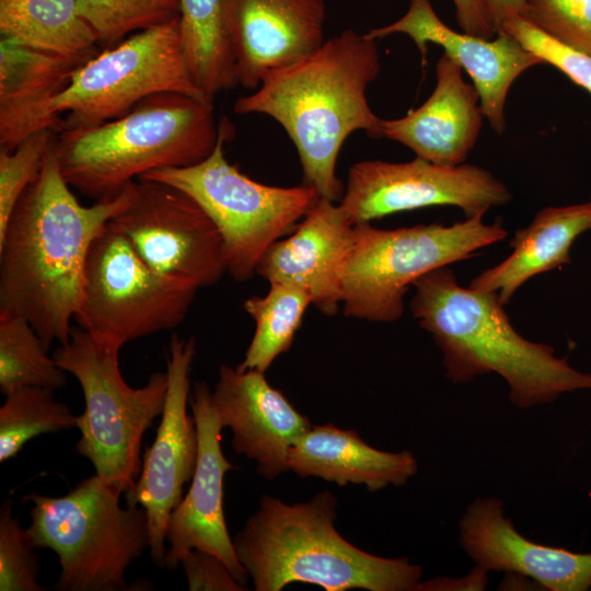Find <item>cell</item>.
Masks as SVG:
<instances>
[{
    "label": "cell",
    "mask_w": 591,
    "mask_h": 591,
    "mask_svg": "<svg viewBox=\"0 0 591 591\" xmlns=\"http://www.w3.org/2000/svg\"><path fill=\"white\" fill-rule=\"evenodd\" d=\"M77 1L0 0L1 39L62 56L95 55L97 37Z\"/></svg>",
    "instance_id": "obj_25"
},
{
    "label": "cell",
    "mask_w": 591,
    "mask_h": 591,
    "mask_svg": "<svg viewBox=\"0 0 591 591\" xmlns=\"http://www.w3.org/2000/svg\"><path fill=\"white\" fill-rule=\"evenodd\" d=\"M179 27L194 78L210 102L239 85L221 0H179Z\"/></svg>",
    "instance_id": "obj_26"
},
{
    "label": "cell",
    "mask_w": 591,
    "mask_h": 591,
    "mask_svg": "<svg viewBox=\"0 0 591 591\" xmlns=\"http://www.w3.org/2000/svg\"><path fill=\"white\" fill-rule=\"evenodd\" d=\"M221 12L237 83L248 90L325 42V0H221Z\"/></svg>",
    "instance_id": "obj_16"
},
{
    "label": "cell",
    "mask_w": 591,
    "mask_h": 591,
    "mask_svg": "<svg viewBox=\"0 0 591 591\" xmlns=\"http://www.w3.org/2000/svg\"><path fill=\"white\" fill-rule=\"evenodd\" d=\"M119 350L72 327L69 341L53 358L78 380L83 392L85 408L78 416L77 452L92 463L104 483L125 494L141 471L143 434L163 413L167 373L154 372L146 385L130 387L119 369Z\"/></svg>",
    "instance_id": "obj_7"
},
{
    "label": "cell",
    "mask_w": 591,
    "mask_h": 591,
    "mask_svg": "<svg viewBox=\"0 0 591 591\" xmlns=\"http://www.w3.org/2000/svg\"><path fill=\"white\" fill-rule=\"evenodd\" d=\"M380 70L376 40L345 30L308 57L268 73L233 111L275 119L298 151L302 184L337 202L345 186L336 164L347 138L359 130L381 138L382 118L367 97Z\"/></svg>",
    "instance_id": "obj_2"
},
{
    "label": "cell",
    "mask_w": 591,
    "mask_h": 591,
    "mask_svg": "<svg viewBox=\"0 0 591 591\" xmlns=\"http://www.w3.org/2000/svg\"><path fill=\"white\" fill-rule=\"evenodd\" d=\"M501 33L514 37L543 63L557 68L575 84L591 94V56L543 32L522 16L509 21Z\"/></svg>",
    "instance_id": "obj_34"
},
{
    "label": "cell",
    "mask_w": 591,
    "mask_h": 591,
    "mask_svg": "<svg viewBox=\"0 0 591 591\" xmlns=\"http://www.w3.org/2000/svg\"><path fill=\"white\" fill-rule=\"evenodd\" d=\"M490 18L497 31L501 33L503 26L511 20L522 16L525 0H485Z\"/></svg>",
    "instance_id": "obj_37"
},
{
    "label": "cell",
    "mask_w": 591,
    "mask_h": 591,
    "mask_svg": "<svg viewBox=\"0 0 591 591\" xmlns=\"http://www.w3.org/2000/svg\"><path fill=\"white\" fill-rule=\"evenodd\" d=\"M54 141L0 234V314L25 318L47 351L54 341H69L92 243L129 205L135 182L115 198L82 206L61 174Z\"/></svg>",
    "instance_id": "obj_1"
},
{
    "label": "cell",
    "mask_w": 591,
    "mask_h": 591,
    "mask_svg": "<svg viewBox=\"0 0 591 591\" xmlns=\"http://www.w3.org/2000/svg\"><path fill=\"white\" fill-rule=\"evenodd\" d=\"M108 225L120 233L159 276L195 289L227 273L221 235L204 209L165 183L137 178L129 205Z\"/></svg>",
    "instance_id": "obj_12"
},
{
    "label": "cell",
    "mask_w": 591,
    "mask_h": 591,
    "mask_svg": "<svg viewBox=\"0 0 591 591\" xmlns=\"http://www.w3.org/2000/svg\"><path fill=\"white\" fill-rule=\"evenodd\" d=\"M23 317L0 314V391L7 396L25 387H62L65 371L47 355Z\"/></svg>",
    "instance_id": "obj_28"
},
{
    "label": "cell",
    "mask_w": 591,
    "mask_h": 591,
    "mask_svg": "<svg viewBox=\"0 0 591 591\" xmlns=\"http://www.w3.org/2000/svg\"><path fill=\"white\" fill-rule=\"evenodd\" d=\"M510 200L508 188L485 169L440 165L416 157L408 162H356L339 204L359 224L434 206L457 207L471 218Z\"/></svg>",
    "instance_id": "obj_13"
},
{
    "label": "cell",
    "mask_w": 591,
    "mask_h": 591,
    "mask_svg": "<svg viewBox=\"0 0 591 591\" xmlns=\"http://www.w3.org/2000/svg\"><path fill=\"white\" fill-rule=\"evenodd\" d=\"M190 591H243L227 565L216 555L194 548L181 560Z\"/></svg>",
    "instance_id": "obj_35"
},
{
    "label": "cell",
    "mask_w": 591,
    "mask_h": 591,
    "mask_svg": "<svg viewBox=\"0 0 591 591\" xmlns=\"http://www.w3.org/2000/svg\"><path fill=\"white\" fill-rule=\"evenodd\" d=\"M211 394L222 428L231 429L236 454L255 461L257 473L269 480L290 471L289 450L312 424L264 372L222 364Z\"/></svg>",
    "instance_id": "obj_18"
},
{
    "label": "cell",
    "mask_w": 591,
    "mask_h": 591,
    "mask_svg": "<svg viewBox=\"0 0 591 591\" xmlns=\"http://www.w3.org/2000/svg\"><path fill=\"white\" fill-rule=\"evenodd\" d=\"M396 33L412 38L424 66L428 44L441 46L472 79L485 118L499 135L506 129L505 106L512 83L525 70L543 63L508 33L483 38L452 30L434 12L430 0H409L401 19L366 34L376 40Z\"/></svg>",
    "instance_id": "obj_17"
},
{
    "label": "cell",
    "mask_w": 591,
    "mask_h": 591,
    "mask_svg": "<svg viewBox=\"0 0 591 591\" xmlns=\"http://www.w3.org/2000/svg\"><path fill=\"white\" fill-rule=\"evenodd\" d=\"M522 18L591 56V0H525Z\"/></svg>",
    "instance_id": "obj_33"
},
{
    "label": "cell",
    "mask_w": 591,
    "mask_h": 591,
    "mask_svg": "<svg viewBox=\"0 0 591 591\" xmlns=\"http://www.w3.org/2000/svg\"><path fill=\"white\" fill-rule=\"evenodd\" d=\"M413 287L412 314L440 348L452 383L497 373L519 408L591 390L590 373L556 357L552 346L531 341L513 328L497 292L460 286L449 266L421 276Z\"/></svg>",
    "instance_id": "obj_3"
},
{
    "label": "cell",
    "mask_w": 591,
    "mask_h": 591,
    "mask_svg": "<svg viewBox=\"0 0 591 591\" xmlns=\"http://www.w3.org/2000/svg\"><path fill=\"white\" fill-rule=\"evenodd\" d=\"M443 54L436 65V86L417 108L395 119H381V138L399 142L429 162L456 166L474 148L485 117L474 84Z\"/></svg>",
    "instance_id": "obj_21"
},
{
    "label": "cell",
    "mask_w": 591,
    "mask_h": 591,
    "mask_svg": "<svg viewBox=\"0 0 591 591\" xmlns=\"http://www.w3.org/2000/svg\"><path fill=\"white\" fill-rule=\"evenodd\" d=\"M26 529L12 513V500L0 511V591H44L37 582L39 563Z\"/></svg>",
    "instance_id": "obj_32"
},
{
    "label": "cell",
    "mask_w": 591,
    "mask_h": 591,
    "mask_svg": "<svg viewBox=\"0 0 591 591\" xmlns=\"http://www.w3.org/2000/svg\"><path fill=\"white\" fill-rule=\"evenodd\" d=\"M486 570L476 566L475 570H473L468 577L455 579V582H459V584H454V580L451 579L438 578L426 582H419L417 590H449V587L479 590L484 589L486 586Z\"/></svg>",
    "instance_id": "obj_38"
},
{
    "label": "cell",
    "mask_w": 591,
    "mask_h": 591,
    "mask_svg": "<svg viewBox=\"0 0 591 591\" xmlns=\"http://www.w3.org/2000/svg\"><path fill=\"white\" fill-rule=\"evenodd\" d=\"M121 493L96 474L60 497L28 494L30 538L59 559L58 591L127 590L126 571L150 547L142 507L119 505Z\"/></svg>",
    "instance_id": "obj_6"
},
{
    "label": "cell",
    "mask_w": 591,
    "mask_h": 591,
    "mask_svg": "<svg viewBox=\"0 0 591 591\" xmlns=\"http://www.w3.org/2000/svg\"><path fill=\"white\" fill-rule=\"evenodd\" d=\"M591 230V201L565 207H546L533 221L515 232L512 253L470 282V288L497 292L509 303L515 291L532 277L560 268L571 262L575 240Z\"/></svg>",
    "instance_id": "obj_24"
},
{
    "label": "cell",
    "mask_w": 591,
    "mask_h": 591,
    "mask_svg": "<svg viewBox=\"0 0 591 591\" xmlns=\"http://www.w3.org/2000/svg\"><path fill=\"white\" fill-rule=\"evenodd\" d=\"M452 2L462 32L483 38H493L497 35L485 0H452Z\"/></svg>",
    "instance_id": "obj_36"
},
{
    "label": "cell",
    "mask_w": 591,
    "mask_h": 591,
    "mask_svg": "<svg viewBox=\"0 0 591 591\" xmlns=\"http://www.w3.org/2000/svg\"><path fill=\"white\" fill-rule=\"evenodd\" d=\"M231 135V125L222 118L216 148L204 161L154 170L139 178L165 183L190 196L221 235L227 273L243 282L256 275L267 248L290 234L320 196L304 184L271 186L243 174L225 157Z\"/></svg>",
    "instance_id": "obj_9"
},
{
    "label": "cell",
    "mask_w": 591,
    "mask_h": 591,
    "mask_svg": "<svg viewBox=\"0 0 591 591\" xmlns=\"http://www.w3.org/2000/svg\"><path fill=\"white\" fill-rule=\"evenodd\" d=\"M591 201V200H590Z\"/></svg>",
    "instance_id": "obj_39"
},
{
    "label": "cell",
    "mask_w": 591,
    "mask_h": 591,
    "mask_svg": "<svg viewBox=\"0 0 591 591\" xmlns=\"http://www.w3.org/2000/svg\"><path fill=\"white\" fill-rule=\"evenodd\" d=\"M56 134L42 130L12 151L0 149V234L24 192L39 175Z\"/></svg>",
    "instance_id": "obj_31"
},
{
    "label": "cell",
    "mask_w": 591,
    "mask_h": 591,
    "mask_svg": "<svg viewBox=\"0 0 591 591\" xmlns=\"http://www.w3.org/2000/svg\"><path fill=\"white\" fill-rule=\"evenodd\" d=\"M213 103L181 93H160L125 115L56 134L55 154L71 188L94 199L117 197L141 175L195 165L216 148Z\"/></svg>",
    "instance_id": "obj_5"
},
{
    "label": "cell",
    "mask_w": 591,
    "mask_h": 591,
    "mask_svg": "<svg viewBox=\"0 0 591 591\" xmlns=\"http://www.w3.org/2000/svg\"><path fill=\"white\" fill-rule=\"evenodd\" d=\"M54 390L25 387L5 396L0 407V461L18 453L31 439L78 427V416L54 398Z\"/></svg>",
    "instance_id": "obj_29"
},
{
    "label": "cell",
    "mask_w": 591,
    "mask_h": 591,
    "mask_svg": "<svg viewBox=\"0 0 591 591\" xmlns=\"http://www.w3.org/2000/svg\"><path fill=\"white\" fill-rule=\"evenodd\" d=\"M288 465L301 477H318L338 486L363 485L371 493L402 486L418 470L409 451L378 450L356 430L332 424L312 425L289 450Z\"/></svg>",
    "instance_id": "obj_23"
},
{
    "label": "cell",
    "mask_w": 591,
    "mask_h": 591,
    "mask_svg": "<svg viewBox=\"0 0 591 591\" xmlns=\"http://www.w3.org/2000/svg\"><path fill=\"white\" fill-rule=\"evenodd\" d=\"M90 57L0 40V149L12 151L38 131L62 129L63 119L53 111V101Z\"/></svg>",
    "instance_id": "obj_22"
},
{
    "label": "cell",
    "mask_w": 591,
    "mask_h": 591,
    "mask_svg": "<svg viewBox=\"0 0 591 591\" xmlns=\"http://www.w3.org/2000/svg\"><path fill=\"white\" fill-rule=\"evenodd\" d=\"M196 292L154 273L107 223L90 248L74 321L96 340L121 348L177 327Z\"/></svg>",
    "instance_id": "obj_11"
},
{
    "label": "cell",
    "mask_w": 591,
    "mask_h": 591,
    "mask_svg": "<svg viewBox=\"0 0 591 591\" xmlns=\"http://www.w3.org/2000/svg\"><path fill=\"white\" fill-rule=\"evenodd\" d=\"M196 340L173 334L166 357L167 392L157 436L144 450L140 474L125 493L128 507H142L148 515L150 555L165 566L166 528L171 512L183 499L184 485L192 480L198 456L194 416L187 414L190 371Z\"/></svg>",
    "instance_id": "obj_14"
},
{
    "label": "cell",
    "mask_w": 591,
    "mask_h": 591,
    "mask_svg": "<svg viewBox=\"0 0 591 591\" xmlns=\"http://www.w3.org/2000/svg\"><path fill=\"white\" fill-rule=\"evenodd\" d=\"M484 215L451 225L417 224L379 229L356 224V237L343 273V313L375 323H392L404 314V297L421 276L472 258L508 232Z\"/></svg>",
    "instance_id": "obj_8"
},
{
    "label": "cell",
    "mask_w": 591,
    "mask_h": 591,
    "mask_svg": "<svg viewBox=\"0 0 591 591\" xmlns=\"http://www.w3.org/2000/svg\"><path fill=\"white\" fill-rule=\"evenodd\" d=\"M79 15L97 40L112 45L179 18V0H78Z\"/></svg>",
    "instance_id": "obj_30"
},
{
    "label": "cell",
    "mask_w": 591,
    "mask_h": 591,
    "mask_svg": "<svg viewBox=\"0 0 591 591\" xmlns=\"http://www.w3.org/2000/svg\"><path fill=\"white\" fill-rule=\"evenodd\" d=\"M170 92L210 102L192 72L179 18L131 34L90 57L73 71L51 108L68 114L62 129L84 128L118 118L151 95Z\"/></svg>",
    "instance_id": "obj_10"
},
{
    "label": "cell",
    "mask_w": 591,
    "mask_h": 591,
    "mask_svg": "<svg viewBox=\"0 0 591 591\" xmlns=\"http://www.w3.org/2000/svg\"><path fill=\"white\" fill-rule=\"evenodd\" d=\"M460 541L477 567L533 579L551 591L591 588V553H576L528 540L503 514L497 498L474 500L462 515Z\"/></svg>",
    "instance_id": "obj_20"
},
{
    "label": "cell",
    "mask_w": 591,
    "mask_h": 591,
    "mask_svg": "<svg viewBox=\"0 0 591 591\" xmlns=\"http://www.w3.org/2000/svg\"><path fill=\"white\" fill-rule=\"evenodd\" d=\"M206 382H196L189 399L198 433V456L190 487L167 520L165 566L177 569L182 558L197 548L218 556L235 580L246 587L248 575L240 563L224 515L223 485L235 470L221 450L223 429Z\"/></svg>",
    "instance_id": "obj_15"
},
{
    "label": "cell",
    "mask_w": 591,
    "mask_h": 591,
    "mask_svg": "<svg viewBox=\"0 0 591 591\" xmlns=\"http://www.w3.org/2000/svg\"><path fill=\"white\" fill-rule=\"evenodd\" d=\"M269 285L265 296H253L243 303L255 322V333L244 360L237 366L241 370L255 369L266 373L275 359L290 349L305 311L312 304L310 294L301 288Z\"/></svg>",
    "instance_id": "obj_27"
},
{
    "label": "cell",
    "mask_w": 591,
    "mask_h": 591,
    "mask_svg": "<svg viewBox=\"0 0 591 591\" xmlns=\"http://www.w3.org/2000/svg\"><path fill=\"white\" fill-rule=\"evenodd\" d=\"M337 499L328 490L289 505L264 495L236 533V556L256 591H280L292 582L326 591H414L422 570L406 558L362 551L335 529Z\"/></svg>",
    "instance_id": "obj_4"
},
{
    "label": "cell",
    "mask_w": 591,
    "mask_h": 591,
    "mask_svg": "<svg viewBox=\"0 0 591 591\" xmlns=\"http://www.w3.org/2000/svg\"><path fill=\"white\" fill-rule=\"evenodd\" d=\"M356 224L340 204L318 197L294 230L271 244L256 275L269 283L305 290L322 314L334 316L343 299V273Z\"/></svg>",
    "instance_id": "obj_19"
}]
</instances>
